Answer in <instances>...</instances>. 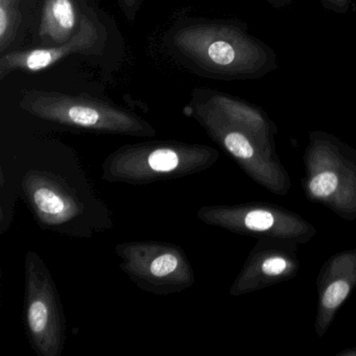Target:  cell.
Instances as JSON below:
<instances>
[{"mask_svg": "<svg viewBox=\"0 0 356 356\" xmlns=\"http://www.w3.org/2000/svg\"><path fill=\"white\" fill-rule=\"evenodd\" d=\"M339 179L334 172H325L312 179L309 189L318 197H326L337 191Z\"/></svg>", "mask_w": 356, "mask_h": 356, "instance_id": "obj_9", "label": "cell"}, {"mask_svg": "<svg viewBox=\"0 0 356 356\" xmlns=\"http://www.w3.org/2000/svg\"><path fill=\"white\" fill-rule=\"evenodd\" d=\"M19 20V0H0V51L9 47Z\"/></svg>", "mask_w": 356, "mask_h": 356, "instance_id": "obj_5", "label": "cell"}, {"mask_svg": "<svg viewBox=\"0 0 356 356\" xmlns=\"http://www.w3.org/2000/svg\"><path fill=\"white\" fill-rule=\"evenodd\" d=\"M122 3H124V7H126L127 9L131 10L134 9L137 3V0H122Z\"/></svg>", "mask_w": 356, "mask_h": 356, "instance_id": "obj_17", "label": "cell"}, {"mask_svg": "<svg viewBox=\"0 0 356 356\" xmlns=\"http://www.w3.org/2000/svg\"><path fill=\"white\" fill-rule=\"evenodd\" d=\"M174 44L197 67L228 80L264 78L278 66L274 51L236 22L186 26L176 33Z\"/></svg>", "mask_w": 356, "mask_h": 356, "instance_id": "obj_1", "label": "cell"}, {"mask_svg": "<svg viewBox=\"0 0 356 356\" xmlns=\"http://www.w3.org/2000/svg\"><path fill=\"white\" fill-rule=\"evenodd\" d=\"M22 106L42 118L61 120L83 128L128 127L134 120L120 110L95 99L63 93L30 90L24 93Z\"/></svg>", "mask_w": 356, "mask_h": 356, "instance_id": "obj_2", "label": "cell"}, {"mask_svg": "<svg viewBox=\"0 0 356 356\" xmlns=\"http://www.w3.org/2000/svg\"><path fill=\"white\" fill-rule=\"evenodd\" d=\"M78 9L74 0H45L39 35L44 42L65 44L78 31Z\"/></svg>", "mask_w": 356, "mask_h": 356, "instance_id": "obj_4", "label": "cell"}, {"mask_svg": "<svg viewBox=\"0 0 356 356\" xmlns=\"http://www.w3.org/2000/svg\"><path fill=\"white\" fill-rule=\"evenodd\" d=\"M350 287L343 280L335 281L327 287L323 297V305L326 308H334L339 306L349 293Z\"/></svg>", "mask_w": 356, "mask_h": 356, "instance_id": "obj_10", "label": "cell"}, {"mask_svg": "<svg viewBox=\"0 0 356 356\" xmlns=\"http://www.w3.org/2000/svg\"><path fill=\"white\" fill-rule=\"evenodd\" d=\"M287 264L283 258L273 257L268 258L262 264V270L266 275H279L284 272Z\"/></svg>", "mask_w": 356, "mask_h": 356, "instance_id": "obj_15", "label": "cell"}, {"mask_svg": "<svg viewBox=\"0 0 356 356\" xmlns=\"http://www.w3.org/2000/svg\"><path fill=\"white\" fill-rule=\"evenodd\" d=\"M49 321V309L41 301H34L29 309V324L33 332L40 333L44 330Z\"/></svg>", "mask_w": 356, "mask_h": 356, "instance_id": "obj_11", "label": "cell"}, {"mask_svg": "<svg viewBox=\"0 0 356 356\" xmlns=\"http://www.w3.org/2000/svg\"><path fill=\"white\" fill-rule=\"evenodd\" d=\"M99 31L95 22L82 17L74 36L65 44L31 49L19 53L7 54L0 59V79L16 70L40 72L72 54H84L91 51L99 41Z\"/></svg>", "mask_w": 356, "mask_h": 356, "instance_id": "obj_3", "label": "cell"}, {"mask_svg": "<svg viewBox=\"0 0 356 356\" xmlns=\"http://www.w3.org/2000/svg\"><path fill=\"white\" fill-rule=\"evenodd\" d=\"M178 266V259L172 254H165L156 258L151 264V273L156 277L168 276Z\"/></svg>", "mask_w": 356, "mask_h": 356, "instance_id": "obj_13", "label": "cell"}, {"mask_svg": "<svg viewBox=\"0 0 356 356\" xmlns=\"http://www.w3.org/2000/svg\"><path fill=\"white\" fill-rule=\"evenodd\" d=\"M224 145L226 149L235 157L241 159H249L253 157L254 147L250 141L249 137L243 131L229 130L224 137Z\"/></svg>", "mask_w": 356, "mask_h": 356, "instance_id": "obj_6", "label": "cell"}, {"mask_svg": "<svg viewBox=\"0 0 356 356\" xmlns=\"http://www.w3.org/2000/svg\"><path fill=\"white\" fill-rule=\"evenodd\" d=\"M327 11L335 14H347L351 9L353 0H318Z\"/></svg>", "mask_w": 356, "mask_h": 356, "instance_id": "obj_14", "label": "cell"}, {"mask_svg": "<svg viewBox=\"0 0 356 356\" xmlns=\"http://www.w3.org/2000/svg\"><path fill=\"white\" fill-rule=\"evenodd\" d=\"M266 3L276 10H283L293 3V0H266Z\"/></svg>", "mask_w": 356, "mask_h": 356, "instance_id": "obj_16", "label": "cell"}, {"mask_svg": "<svg viewBox=\"0 0 356 356\" xmlns=\"http://www.w3.org/2000/svg\"><path fill=\"white\" fill-rule=\"evenodd\" d=\"M178 163V155L170 149H156L149 157V168L156 172H172Z\"/></svg>", "mask_w": 356, "mask_h": 356, "instance_id": "obj_8", "label": "cell"}, {"mask_svg": "<svg viewBox=\"0 0 356 356\" xmlns=\"http://www.w3.org/2000/svg\"><path fill=\"white\" fill-rule=\"evenodd\" d=\"M245 226L253 231H266L274 225V216L264 210H254L245 216Z\"/></svg>", "mask_w": 356, "mask_h": 356, "instance_id": "obj_12", "label": "cell"}, {"mask_svg": "<svg viewBox=\"0 0 356 356\" xmlns=\"http://www.w3.org/2000/svg\"><path fill=\"white\" fill-rule=\"evenodd\" d=\"M34 201L40 211L47 214H60L65 209V203L60 195L47 188L38 189L34 193Z\"/></svg>", "mask_w": 356, "mask_h": 356, "instance_id": "obj_7", "label": "cell"}]
</instances>
